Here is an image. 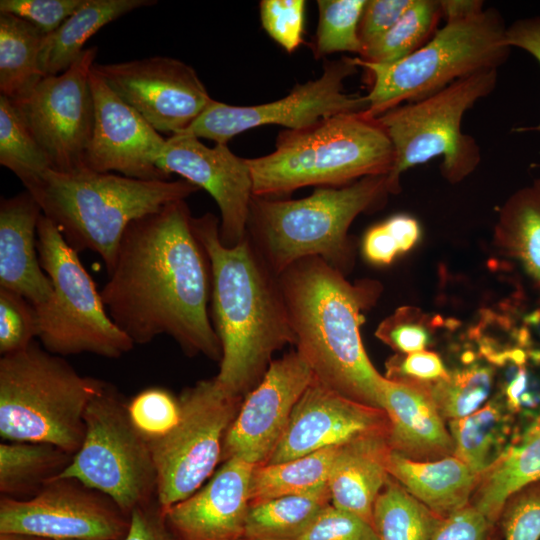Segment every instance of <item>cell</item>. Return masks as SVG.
<instances>
[{
	"instance_id": "1",
	"label": "cell",
	"mask_w": 540,
	"mask_h": 540,
	"mask_svg": "<svg viewBox=\"0 0 540 540\" xmlns=\"http://www.w3.org/2000/svg\"><path fill=\"white\" fill-rule=\"evenodd\" d=\"M185 200L132 221L100 291L115 324L134 342L168 335L190 357L220 361L208 314L209 259L194 234Z\"/></svg>"
},
{
	"instance_id": "2",
	"label": "cell",
	"mask_w": 540,
	"mask_h": 540,
	"mask_svg": "<svg viewBox=\"0 0 540 540\" xmlns=\"http://www.w3.org/2000/svg\"><path fill=\"white\" fill-rule=\"evenodd\" d=\"M191 222L210 263L211 314L222 350L215 378L244 398L262 380L273 354L295 345L278 277L247 236L236 246H224L215 215Z\"/></svg>"
},
{
	"instance_id": "3",
	"label": "cell",
	"mask_w": 540,
	"mask_h": 540,
	"mask_svg": "<svg viewBox=\"0 0 540 540\" xmlns=\"http://www.w3.org/2000/svg\"><path fill=\"white\" fill-rule=\"evenodd\" d=\"M277 277L296 350L314 377L352 400L380 408L382 375L360 334L363 311L376 300L378 285L352 284L320 257L300 259Z\"/></svg>"
},
{
	"instance_id": "4",
	"label": "cell",
	"mask_w": 540,
	"mask_h": 540,
	"mask_svg": "<svg viewBox=\"0 0 540 540\" xmlns=\"http://www.w3.org/2000/svg\"><path fill=\"white\" fill-rule=\"evenodd\" d=\"M24 187L66 242L78 253H96L107 274L132 221L185 200L199 189L184 179L142 180L88 169L49 170Z\"/></svg>"
},
{
	"instance_id": "5",
	"label": "cell",
	"mask_w": 540,
	"mask_h": 540,
	"mask_svg": "<svg viewBox=\"0 0 540 540\" xmlns=\"http://www.w3.org/2000/svg\"><path fill=\"white\" fill-rule=\"evenodd\" d=\"M247 162L253 196L269 197L309 185L340 186L387 175L394 149L375 119L362 112L347 113L304 129L285 130L272 153Z\"/></svg>"
},
{
	"instance_id": "6",
	"label": "cell",
	"mask_w": 540,
	"mask_h": 540,
	"mask_svg": "<svg viewBox=\"0 0 540 540\" xmlns=\"http://www.w3.org/2000/svg\"><path fill=\"white\" fill-rule=\"evenodd\" d=\"M387 193V175H376L341 188H317L298 200L253 196L247 237L277 276L307 257H320L343 273L352 261L351 223Z\"/></svg>"
},
{
	"instance_id": "7",
	"label": "cell",
	"mask_w": 540,
	"mask_h": 540,
	"mask_svg": "<svg viewBox=\"0 0 540 540\" xmlns=\"http://www.w3.org/2000/svg\"><path fill=\"white\" fill-rule=\"evenodd\" d=\"M106 385L34 340L0 358V436L52 444L74 455L84 439L85 410Z\"/></svg>"
},
{
	"instance_id": "8",
	"label": "cell",
	"mask_w": 540,
	"mask_h": 540,
	"mask_svg": "<svg viewBox=\"0 0 540 540\" xmlns=\"http://www.w3.org/2000/svg\"><path fill=\"white\" fill-rule=\"evenodd\" d=\"M507 26L495 8L458 21L446 22L419 49L389 64L352 58L371 76L362 112L374 119L382 113L440 91L449 84L485 70L498 68L509 56Z\"/></svg>"
},
{
	"instance_id": "9",
	"label": "cell",
	"mask_w": 540,
	"mask_h": 540,
	"mask_svg": "<svg viewBox=\"0 0 540 540\" xmlns=\"http://www.w3.org/2000/svg\"><path fill=\"white\" fill-rule=\"evenodd\" d=\"M498 70L461 78L423 99L394 107L374 118L389 137L394 162L387 174L390 193L399 191L406 170L442 157L446 180L457 183L481 160L473 137L461 129L464 114L496 87Z\"/></svg>"
},
{
	"instance_id": "10",
	"label": "cell",
	"mask_w": 540,
	"mask_h": 540,
	"mask_svg": "<svg viewBox=\"0 0 540 540\" xmlns=\"http://www.w3.org/2000/svg\"><path fill=\"white\" fill-rule=\"evenodd\" d=\"M37 249L53 287L48 300L34 306L44 349L62 357L91 353L111 359L133 349L134 342L109 316L78 252L43 214L37 227Z\"/></svg>"
},
{
	"instance_id": "11",
	"label": "cell",
	"mask_w": 540,
	"mask_h": 540,
	"mask_svg": "<svg viewBox=\"0 0 540 540\" xmlns=\"http://www.w3.org/2000/svg\"><path fill=\"white\" fill-rule=\"evenodd\" d=\"M84 423L81 447L57 478H75L106 494L128 515L157 500V471L150 447L113 386L107 383L90 401Z\"/></svg>"
},
{
	"instance_id": "12",
	"label": "cell",
	"mask_w": 540,
	"mask_h": 540,
	"mask_svg": "<svg viewBox=\"0 0 540 540\" xmlns=\"http://www.w3.org/2000/svg\"><path fill=\"white\" fill-rule=\"evenodd\" d=\"M178 399L177 424L148 444L157 471L156 499L163 512L191 496L214 474L244 398L226 391L213 377L185 388Z\"/></svg>"
},
{
	"instance_id": "13",
	"label": "cell",
	"mask_w": 540,
	"mask_h": 540,
	"mask_svg": "<svg viewBox=\"0 0 540 540\" xmlns=\"http://www.w3.org/2000/svg\"><path fill=\"white\" fill-rule=\"evenodd\" d=\"M357 68L349 57L327 61L318 79L297 84L286 97L266 104L234 106L213 100L179 134L227 144L235 135L258 126L281 125L300 130L335 115L363 112L368 108L366 95L344 90V81Z\"/></svg>"
},
{
	"instance_id": "14",
	"label": "cell",
	"mask_w": 540,
	"mask_h": 540,
	"mask_svg": "<svg viewBox=\"0 0 540 540\" xmlns=\"http://www.w3.org/2000/svg\"><path fill=\"white\" fill-rule=\"evenodd\" d=\"M96 53V47L85 49L66 71L45 76L28 95L13 102L54 171L87 169L94 128L90 75Z\"/></svg>"
},
{
	"instance_id": "15",
	"label": "cell",
	"mask_w": 540,
	"mask_h": 540,
	"mask_svg": "<svg viewBox=\"0 0 540 540\" xmlns=\"http://www.w3.org/2000/svg\"><path fill=\"white\" fill-rule=\"evenodd\" d=\"M130 515L106 494L71 478H56L34 497H0V533L49 540H122Z\"/></svg>"
},
{
	"instance_id": "16",
	"label": "cell",
	"mask_w": 540,
	"mask_h": 540,
	"mask_svg": "<svg viewBox=\"0 0 540 540\" xmlns=\"http://www.w3.org/2000/svg\"><path fill=\"white\" fill-rule=\"evenodd\" d=\"M92 70L158 133L183 132L214 100L197 72L171 57L94 63Z\"/></svg>"
},
{
	"instance_id": "17",
	"label": "cell",
	"mask_w": 540,
	"mask_h": 540,
	"mask_svg": "<svg viewBox=\"0 0 540 540\" xmlns=\"http://www.w3.org/2000/svg\"><path fill=\"white\" fill-rule=\"evenodd\" d=\"M313 379L311 367L297 350L272 360L259 384L244 397L225 436L221 462L240 457L256 466L265 464Z\"/></svg>"
},
{
	"instance_id": "18",
	"label": "cell",
	"mask_w": 540,
	"mask_h": 540,
	"mask_svg": "<svg viewBox=\"0 0 540 540\" xmlns=\"http://www.w3.org/2000/svg\"><path fill=\"white\" fill-rule=\"evenodd\" d=\"M157 165L211 195L221 214L219 237L224 246H236L246 238L253 198L247 159L227 144L208 147L196 137L176 134L166 139Z\"/></svg>"
},
{
	"instance_id": "19",
	"label": "cell",
	"mask_w": 540,
	"mask_h": 540,
	"mask_svg": "<svg viewBox=\"0 0 540 540\" xmlns=\"http://www.w3.org/2000/svg\"><path fill=\"white\" fill-rule=\"evenodd\" d=\"M90 85L94 128L86 168L142 180H169L170 175L157 165L166 139L93 70Z\"/></svg>"
},
{
	"instance_id": "20",
	"label": "cell",
	"mask_w": 540,
	"mask_h": 540,
	"mask_svg": "<svg viewBox=\"0 0 540 540\" xmlns=\"http://www.w3.org/2000/svg\"><path fill=\"white\" fill-rule=\"evenodd\" d=\"M389 427L383 409L352 400L314 377L266 463L292 460L367 435L389 434Z\"/></svg>"
},
{
	"instance_id": "21",
	"label": "cell",
	"mask_w": 540,
	"mask_h": 540,
	"mask_svg": "<svg viewBox=\"0 0 540 540\" xmlns=\"http://www.w3.org/2000/svg\"><path fill=\"white\" fill-rule=\"evenodd\" d=\"M195 493L164 513L176 540H241L256 465L231 457Z\"/></svg>"
},
{
	"instance_id": "22",
	"label": "cell",
	"mask_w": 540,
	"mask_h": 540,
	"mask_svg": "<svg viewBox=\"0 0 540 540\" xmlns=\"http://www.w3.org/2000/svg\"><path fill=\"white\" fill-rule=\"evenodd\" d=\"M378 402L389 419L391 450L415 461H434L454 455V444L428 384L382 376Z\"/></svg>"
},
{
	"instance_id": "23",
	"label": "cell",
	"mask_w": 540,
	"mask_h": 540,
	"mask_svg": "<svg viewBox=\"0 0 540 540\" xmlns=\"http://www.w3.org/2000/svg\"><path fill=\"white\" fill-rule=\"evenodd\" d=\"M42 210L27 191L0 201V288L13 291L31 304L48 300L53 287L37 249Z\"/></svg>"
},
{
	"instance_id": "24",
	"label": "cell",
	"mask_w": 540,
	"mask_h": 540,
	"mask_svg": "<svg viewBox=\"0 0 540 540\" xmlns=\"http://www.w3.org/2000/svg\"><path fill=\"white\" fill-rule=\"evenodd\" d=\"M388 435H367L340 445L328 478L331 504L372 526L375 500L389 477Z\"/></svg>"
},
{
	"instance_id": "25",
	"label": "cell",
	"mask_w": 540,
	"mask_h": 540,
	"mask_svg": "<svg viewBox=\"0 0 540 540\" xmlns=\"http://www.w3.org/2000/svg\"><path fill=\"white\" fill-rule=\"evenodd\" d=\"M388 473L439 518L467 506L478 476L456 456L415 461L391 452Z\"/></svg>"
},
{
	"instance_id": "26",
	"label": "cell",
	"mask_w": 540,
	"mask_h": 540,
	"mask_svg": "<svg viewBox=\"0 0 540 540\" xmlns=\"http://www.w3.org/2000/svg\"><path fill=\"white\" fill-rule=\"evenodd\" d=\"M540 480V418L519 441L503 450L478 476L470 503L498 523L507 499L517 490Z\"/></svg>"
},
{
	"instance_id": "27",
	"label": "cell",
	"mask_w": 540,
	"mask_h": 540,
	"mask_svg": "<svg viewBox=\"0 0 540 540\" xmlns=\"http://www.w3.org/2000/svg\"><path fill=\"white\" fill-rule=\"evenodd\" d=\"M155 4L156 0H83L57 30L45 36L40 53L44 75H58L70 68L88 39L106 24Z\"/></svg>"
},
{
	"instance_id": "28",
	"label": "cell",
	"mask_w": 540,
	"mask_h": 540,
	"mask_svg": "<svg viewBox=\"0 0 540 540\" xmlns=\"http://www.w3.org/2000/svg\"><path fill=\"white\" fill-rule=\"evenodd\" d=\"M73 454L48 443L0 444V494L15 500L36 496L68 467Z\"/></svg>"
},
{
	"instance_id": "29",
	"label": "cell",
	"mask_w": 540,
	"mask_h": 540,
	"mask_svg": "<svg viewBox=\"0 0 540 540\" xmlns=\"http://www.w3.org/2000/svg\"><path fill=\"white\" fill-rule=\"evenodd\" d=\"M496 245L520 263L540 288V177L515 191L495 225Z\"/></svg>"
},
{
	"instance_id": "30",
	"label": "cell",
	"mask_w": 540,
	"mask_h": 540,
	"mask_svg": "<svg viewBox=\"0 0 540 540\" xmlns=\"http://www.w3.org/2000/svg\"><path fill=\"white\" fill-rule=\"evenodd\" d=\"M45 36L23 19L0 12V95L18 101L45 77L40 61Z\"/></svg>"
},
{
	"instance_id": "31",
	"label": "cell",
	"mask_w": 540,
	"mask_h": 540,
	"mask_svg": "<svg viewBox=\"0 0 540 540\" xmlns=\"http://www.w3.org/2000/svg\"><path fill=\"white\" fill-rule=\"evenodd\" d=\"M330 504L328 486L250 504L241 540H297Z\"/></svg>"
},
{
	"instance_id": "32",
	"label": "cell",
	"mask_w": 540,
	"mask_h": 540,
	"mask_svg": "<svg viewBox=\"0 0 540 540\" xmlns=\"http://www.w3.org/2000/svg\"><path fill=\"white\" fill-rule=\"evenodd\" d=\"M338 448H324L292 460L255 466L249 487L250 504L327 487Z\"/></svg>"
},
{
	"instance_id": "33",
	"label": "cell",
	"mask_w": 540,
	"mask_h": 540,
	"mask_svg": "<svg viewBox=\"0 0 540 540\" xmlns=\"http://www.w3.org/2000/svg\"><path fill=\"white\" fill-rule=\"evenodd\" d=\"M440 519L390 475L373 507L379 540H431Z\"/></svg>"
},
{
	"instance_id": "34",
	"label": "cell",
	"mask_w": 540,
	"mask_h": 540,
	"mask_svg": "<svg viewBox=\"0 0 540 540\" xmlns=\"http://www.w3.org/2000/svg\"><path fill=\"white\" fill-rule=\"evenodd\" d=\"M441 17L439 1L412 0L398 21L378 40L366 47L359 58L377 64L401 60L423 46L434 35Z\"/></svg>"
},
{
	"instance_id": "35",
	"label": "cell",
	"mask_w": 540,
	"mask_h": 540,
	"mask_svg": "<svg viewBox=\"0 0 540 540\" xmlns=\"http://www.w3.org/2000/svg\"><path fill=\"white\" fill-rule=\"evenodd\" d=\"M0 164L26 185L52 170L41 148L13 102L0 95Z\"/></svg>"
},
{
	"instance_id": "36",
	"label": "cell",
	"mask_w": 540,
	"mask_h": 540,
	"mask_svg": "<svg viewBox=\"0 0 540 540\" xmlns=\"http://www.w3.org/2000/svg\"><path fill=\"white\" fill-rule=\"evenodd\" d=\"M492 380L490 367L473 365L449 372L428 387L440 415L450 421L477 411L490 393Z\"/></svg>"
},
{
	"instance_id": "37",
	"label": "cell",
	"mask_w": 540,
	"mask_h": 540,
	"mask_svg": "<svg viewBox=\"0 0 540 540\" xmlns=\"http://www.w3.org/2000/svg\"><path fill=\"white\" fill-rule=\"evenodd\" d=\"M499 419L498 405L488 402L468 416L448 421L454 456L477 475L484 472L495 460L492 452Z\"/></svg>"
},
{
	"instance_id": "38",
	"label": "cell",
	"mask_w": 540,
	"mask_h": 540,
	"mask_svg": "<svg viewBox=\"0 0 540 540\" xmlns=\"http://www.w3.org/2000/svg\"><path fill=\"white\" fill-rule=\"evenodd\" d=\"M366 0H318L319 21L315 36V55L322 57L336 52L359 55L363 46L359 23Z\"/></svg>"
},
{
	"instance_id": "39",
	"label": "cell",
	"mask_w": 540,
	"mask_h": 540,
	"mask_svg": "<svg viewBox=\"0 0 540 540\" xmlns=\"http://www.w3.org/2000/svg\"><path fill=\"white\" fill-rule=\"evenodd\" d=\"M130 420L149 444L169 433L180 417V404L169 390L149 387L127 402Z\"/></svg>"
},
{
	"instance_id": "40",
	"label": "cell",
	"mask_w": 540,
	"mask_h": 540,
	"mask_svg": "<svg viewBox=\"0 0 540 540\" xmlns=\"http://www.w3.org/2000/svg\"><path fill=\"white\" fill-rule=\"evenodd\" d=\"M39 335L36 309L23 296L0 288V353L26 348Z\"/></svg>"
},
{
	"instance_id": "41",
	"label": "cell",
	"mask_w": 540,
	"mask_h": 540,
	"mask_svg": "<svg viewBox=\"0 0 540 540\" xmlns=\"http://www.w3.org/2000/svg\"><path fill=\"white\" fill-rule=\"evenodd\" d=\"M498 524L504 540H540V480L507 499Z\"/></svg>"
},
{
	"instance_id": "42",
	"label": "cell",
	"mask_w": 540,
	"mask_h": 540,
	"mask_svg": "<svg viewBox=\"0 0 540 540\" xmlns=\"http://www.w3.org/2000/svg\"><path fill=\"white\" fill-rule=\"evenodd\" d=\"M431 321L419 309L402 307L384 319L375 335L399 354L425 350L431 338Z\"/></svg>"
},
{
	"instance_id": "43",
	"label": "cell",
	"mask_w": 540,
	"mask_h": 540,
	"mask_svg": "<svg viewBox=\"0 0 540 540\" xmlns=\"http://www.w3.org/2000/svg\"><path fill=\"white\" fill-rule=\"evenodd\" d=\"M304 0H262L261 24L267 34L289 53L302 43Z\"/></svg>"
},
{
	"instance_id": "44",
	"label": "cell",
	"mask_w": 540,
	"mask_h": 540,
	"mask_svg": "<svg viewBox=\"0 0 540 540\" xmlns=\"http://www.w3.org/2000/svg\"><path fill=\"white\" fill-rule=\"evenodd\" d=\"M297 540H379L373 526L357 515L327 506Z\"/></svg>"
},
{
	"instance_id": "45",
	"label": "cell",
	"mask_w": 540,
	"mask_h": 540,
	"mask_svg": "<svg viewBox=\"0 0 540 540\" xmlns=\"http://www.w3.org/2000/svg\"><path fill=\"white\" fill-rule=\"evenodd\" d=\"M83 0H1L0 12L15 15L44 35L57 30Z\"/></svg>"
},
{
	"instance_id": "46",
	"label": "cell",
	"mask_w": 540,
	"mask_h": 540,
	"mask_svg": "<svg viewBox=\"0 0 540 540\" xmlns=\"http://www.w3.org/2000/svg\"><path fill=\"white\" fill-rule=\"evenodd\" d=\"M431 540H504L498 523L490 521L469 503L441 518Z\"/></svg>"
},
{
	"instance_id": "47",
	"label": "cell",
	"mask_w": 540,
	"mask_h": 540,
	"mask_svg": "<svg viewBox=\"0 0 540 540\" xmlns=\"http://www.w3.org/2000/svg\"><path fill=\"white\" fill-rule=\"evenodd\" d=\"M385 377L391 380L430 384L448 376L438 354L422 350L409 354H396L386 364Z\"/></svg>"
},
{
	"instance_id": "48",
	"label": "cell",
	"mask_w": 540,
	"mask_h": 540,
	"mask_svg": "<svg viewBox=\"0 0 540 540\" xmlns=\"http://www.w3.org/2000/svg\"><path fill=\"white\" fill-rule=\"evenodd\" d=\"M411 3L412 0L366 1L358 30L363 51L384 35L398 21Z\"/></svg>"
},
{
	"instance_id": "49",
	"label": "cell",
	"mask_w": 540,
	"mask_h": 540,
	"mask_svg": "<svg viewBox=\"0 0 540 540\" xmlns=\"http://www.w3.org/2000/svg\"><path fill=\"white\" fill-rule=\"evenodd\" d=\"M122 540H176L157 500L138 507L130 515V526Z\"/></svg>"
},
{
	"instance_id": "50",
	"label": "cell",
	"mask_w": 540,
	"mask_h": 540,
	"mask_svg": "<svg viewBox=\"0 0 540 540\" xmlns=\"http://www.w3.org/2000/svg\"><path fill=\"white\" fill-rule=\"evenodd\" d=\"M506 41L510 48L515 47L526 51L540 64V16L518 19L507 26ZM517 130L540 131V124Z\"/></svg>"
},
{
	"instance_id": "51",
	"label": "cell",
	"mask_w": 540,
	"mask_h": 540,
	"mask_svg": "<svg viewBox=\"0 0 540 540\" xmlns=\"http://www.w3.org/2000/svg\"><path fill=\"white\" fill-rule=\"evenodd\" d=\"M362 251L364 257L376 265H388L401 254L384 221L367 230L362 242Z\"/></svg>"
},
{
	"instance_id": "52",
	"label": "cell",
	"mask_w": 540,
	"mask_h": 540,
	"mask_svg": "<svg viewBox=\"0 0 540 540\" xmlns=\"http://www.w3.org/2000/svg\"><path fill=\"white\" fill-rule=\"evenodd\" d=\"M388 230L396 240L401 253L410 250L421 236L418 221L406 214H396L384 221Z\"/></svg>"
},
{
	"instance_id": "53",
	"label": "cell",
	"mask_w": 540,
	"mask_h": 540,
	"mask_svg": "<svg viewBox=\"0 0 540 540\" xmlns=\"http://www.w3.org/2000/svg\"><path fill=\"white\" fill-rule=\"evenodd\" d=\"M439 4L446 22L467 19L484 10L483 1L479 0H440Z\"/></svg>"
},
{
	"instance_id": "54",
	"label": "cell",
	"mask_w": 540,
	"mask_h": 540,
	"mask_svg": "<svg viewBox=\"0 0 540 540\" xmlns=\"http://www.w3.org/2000/svg\"><path fill=\"white\" fill-rule=\"evenodd\" d=\"M0 540H49L40 536L18 533V532H3L0 533Z\"/></svg>"
},
{
	"instance_id": "55",
	"label": "cell",
	"mask_w": 540,
	"mask_h": 540,
	"mask_svg": "<svg viewBox=\"0 0 540 540\" xmlns=\"http://www.w3.org/2000/svg\"><path fill=\"white\" fill-rule=\"evenodd\" d=\"M528 320L531 325H537L540 328V310L533 312Z\"/></svg>"
},
{
	"instance_id": "56",
	"label": "cell",
	"mask_w": 540,
	"mask_h": 540,
	"mask_svg": "<svg viewBox=\"0 0 540 540\" xmlns=\"http://www.w3.org/2000/svg\"><path fill=\"white\" fill-rule=\"evenodd\" d=\"M538 418H540V415L538 416Z\"/></svg>"
}]
</instances>
